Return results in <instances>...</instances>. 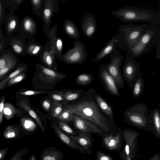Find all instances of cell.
Listing matches in <instances>:
<instances>
[{
    "mask_svg": "<svg viewBox=\"0 0 160 160\" xmlns=\"http://www.w3.org/2000/svg\"><path fill=\"white\" fill-rule=\"evenodd\" d=\"M144 87V80L140 72L132 87V94L136 98H139L143 92Z\"/></svg>",
    "mask_w": 160,
    "mask_h": 160,
    "instance_id": "obj_20",
    "label": "cell"
},
{
    "mask_svg": "<svg viewBox=\"0 0 160 160\" xmlns=\"http://www.w3.org/2000/svg\"><path fill=\"white\" fill-rule=\"evenodd\" d=\"M19 105L35 120L38 124L42 132L44 133V128L40 118L36 112L31 108L27 101L25 100H22L20 102Z\"/></svg>",
    "mask_w": 160,
    "mask_h": 160,
    "instance_id": "obj_21",
    "label": "cell"
},
{
    "mask_svg": "<svg viewBox=\"0 0 160 160\" xmlns=\"http://www.w3.org/2000/svg\"><path fill=\"white\" fill-rule=\"evenodd\" d=\"M73 47L63 55L61 61L70 65L82 64L86 61L89 53L84 44L77 40L74 41Z\"/></svg>",
    "mask_w": 160,
    "mask_h": 160,
    "instance_id": "obj_6",
    "label": "cell"
},
{
    "mask_svg": "<svg viewBox=\"0 0 160 160\" xmlns=\"http://www.w3.org/2000/svg\"><path fill=\"white\" fill-rule=\"evenodd\" d=\"M156 45V58H160V40H158L157 43Z\"/></svg>",
    "mask_w": 160,
    "mask_h": 160,
    "instance_id": "obj_48",
    "label": "cell"
},
{
    "mask_svg": "<svg viewBox=\"0 0 160 160\" xmlns=\"http://www.w3.org/2000/svg\"><path fill=\"white\" fill-rule=\"evenodd\" d=\"M125 151L126 153V154L127 155H129V147L128 145H127L125 146Z\"/></svg>",
    "mask_w": 160,
    "mask_h": 160,
    "instance_id": "obj_50",
    "label": "cell"
},
{
    "mask_svg": "<svg viewBox=\"0 0 160 160\" xmlns=\"http://www.w3.org/2000/svg\"><path fill=\"white\" fill-rule=\"evenodd\" d=\"M21 112L12 104L9 103L4 104L3 114L6 119H11L16 114H19Z\"/></svg>",
    "mask_w": 160,
    "mask_h": 160,
    "instance_id": "obj_27",
    "label": "cell"
},
{
    "mask_svg": "<svg viewBox=\"0 0 160 160\" xmlns=\"http://www.w3.org/2000/svg\"><path fill=\"white\" fill-rule=\"evenodd\" d=\"M3 136L6 140H16L23 137L18 128L16 126L10 125L5 129Z\"/></svg>",
    "mask_w": 160,
    "mask_h": 160,
    "instance_id": "obj_19",
    "label": "cell"
},
{
    "mask_svg": "<svg viewBox=\"0 0 160 160\" xmlns=\"http://www.w3.org/2000/svg\"><path fill=\"white\" fill-rule=\"evenodd\" d=\"M148 106L143 103L130 107L123 112L125 120L127 123L144 129L152 127L151 116L148 113Z\"/></svg>",
    "mask_w": 160,
    "mask_h": 160,
    "instance_id": "obj_5",
    "label": "cell"
},
{
    "mask_svg": "<svg viewBox=\"0 0 160 160\" xmlns=\"http://www.w3.org/2000/svg\"><path fill=\"white\" fill-rule=\"evenodd\" d=\"M97 28V24L94 15L89 13L85 15L81 22V28L84 35L88 38H92Z\"/></svg>",
    "mask_w": 160,
    "mask_h": 160,
    "instance_id": "obj_13",
    "label": "cell"
},
{
    "mask_svg": "<svg viewBox=\"0 0 160 160\" xmlns=\"http://www.w3.org/2000/svg\"><path fill=\"white\" fill-rule=\"evenodd\" d=\"M3 43H1L0 44V51L1 50V49H2V47L3 46Z\"/></svg>",
    "mask_w": 160,
    "mask_h": 160,
    "instance_id": "obj_53",
    "label": "cell"
},
{
    "mask_svg": "<svg viewBox=\"0 0 160 160\" xmlns=\"http://www.w3.org/2000/svg\"><path fill=\"white\" fill-rule=\"evenodd\" d=\"M54 129L57 136L63 143L73 149L77 150L83 154L85 153L83 148L79 145L71 138L65 134L59 128L54 127Z\"/></svg>",
    "mask_w": 160,
    "mask_h": 160,
    "instance_id": "obj_15",
    "label": "cell"
},
{
    "mask_svg": "<svg viewBox=\"0 0 160 160\" xmlns=\"http://www.w3.org/2000/svg\"><path fill=\"white\" fill-rule=\"evenodd\" d=\"M61 154L59 151L52 150H44L42 153V160H60Z\"/></svg>",
    "mask_w": 160,
    "mask_h": 160,
    "instance_id": "obj_29",
    "label": "cell"
},
{
    "mask_svg": "<svg viewBox=\"0 0 160 160\" xmlns=\"http://www.w3.org/2000/svg\"><path fill=\"white\" fill-rule=\"evenodd\" d=\"M140 64L134 58L128 55L124 62L122 75L130 88H132L140 72Z\"/></svg>",
    "mask_w": 160,
    "mask_h": 160,
    "instance_id": "obj_8",
    "label": "cell"
},
{
    "mask_svg": "<svg viewBox=\"0 0 160 160\" xmlns=\"http://www.w3.org/2000/svg\"><path fill=\"white\" fill-rule=\"evenodd\" d=\"M4 97H2L0 102V124L2 123V116L4 106Z\"/></svg>",
    "mask_w": 160,
    "mask_h": 160,
    "instance_id": "obj_44",
    "label": "cell"
},
{
    "mask_svg": "<svg viewBox=\"0 0 160 160\" xmlns=\"http://www.w3.org/2000/svg\"><path fill=\"white\" fill-rule=\"evenodd\" d=\"M1 5L0 2V18H1Z\"/></svg>",
    "mask_w": 160,
    "mask_h": 160,
    "instance_id": "obj_54",
    "label": "cell"
},
{
    "mask_svg": "<svg viewBox=\"0 0 160 160\" xmlns=\"http://www.w3.org/2000/svg\"><path fill=\"white\" fill-rule=\"evenodd\" d=\"M20 123L22 128L24 131L27 132L34 131L36 128L37 125L31 119L23 118H21Z\"/></svg>",
    "mask_w": 160,
    "mask_h": 160,
    "instance_id": "obj_28",
    "label": "cell"
},
{
    "mask_svg": "<svg viewBox=\"0 0 160 160\" xmlns=\"http://www.w3.org/2000/svg\"><path fill=\"white\" fill-rule=\"evenodd\" d=\"M128 160H131L130 159H128Z\"/></svg>",
    "mask_w": 160,
    "mask_h": 160,
    "instance_id": "obj_56",
    "label": "cell"
},
{
    "mask_svg": "<svg viewBox=\"0 0 160 160\" xmlns=\"http://www.w3.org/2000/svg\"><path fill=\"white\" fill-rule=\"evenodd\" d=\"M44 93V92L42 91L30 90L21 92H19V94L23 95L31 96L42 94Z\"/></svg>",
    "mask_w": 160,
    "mask_h": 160,
    "instance_id": "obj_42",
    "label": "cell"
},
{
    "mask_svg": "<svg viewBox=\"0 0 160 160\" xmlns=\"http://www.w3.org/2000/svg\"><path fill=\"white\" fill-rule=\"evenodd\" d=\"M16 61L11 59L7 63L5 67L0 69V78L12 69L16 65Z\"/></svg>",
    "mask_w": 160,
    "mask_h": 160,
    "instance_id": "obj_35",
    "label": "cell"
},
{
    "mask_svg": "<svg viewBox=\"0 0 160 160\" xmlns=\"http://www.w3.org/2000/svg\"><path fill=\"white\" fill-rule=\"evenodd\" d=\"M79 95L78 92H72L68 91L64 92L63 95L64 100L66 101H70L77 99Z\"/></svg>",
    "mask_w": 160,
    "mask_h": 160,
    "instance_id": "obj_37",
    "label": "cell"
},
{
    "mask_svg": "<svg viewBox=\"0 0 160 160\" xmlns=\"http://www.w3.org/2000/svg\"><path fill=\"white\" fill-rule=\"evenodd\" d=\"M29 150L25 148H23L18 150L9 160H25L23 158V156L28 152Z\"/></svg>",
    "mask_w": 160,
    "mask_h": 160,
    "instance_id": "obj_36",
    "label": "cell"
},
{
    "mask_svg": "<svg viewBox=\"0 0 160 160\" xmlns=\"http://www.w3.org/2000/svg\"><path fill=\"white\" fill-rule=\"evenodd\" d=\"M118 42V36H113L105 46L96 55L92 61L98 62L109 55L116 50Z\"/></svg>",
    "mask_w": 160,
    "mask_h": 160,
    "instance_id": "obj_14",
    "label": "cell"
},
{
    "mask_svg": "<svg viewBox=\"0 0 160 160\" xmlns=\"http://www.w3.org/2000/svg\"><path fill=\"white\" fill-rule=\"evenodd\" d=\"M9 148L6 147L0 150V160H3L6 156Z\"/></svg>",
    "mask_w": 160,
    "mask_h": 160,
    "instance_id": "obj_46",
    "label": "cell"
},
{
    "mask_svg": "<svg viewBox=\"0 0 160 160\" xmlns=\"http://www.w3.org/2000/svg\"><path fill=\"white\" fill-rule=\"evenodd\" d=\"M52 116L55 118L60 113L62 109V104L53 100L52 102Z\"/></svg>",
    "mask_w": 160,
    "mask_h": 160,
    "instance_id": "obj_34",
    "label": "cell"
},
{
    "mask_svg": "<svg viewBox=\"0 0 160 160\" xmlns=\"http://www.w3.org/2000/svg\"><path fill=\"white\" fill-rule=\"evenodd\" d=\"M63 30L69 38L79 40L80 35L78 29L74 22L71 19H66L63 24Z\"/></svg>",
    "mask_w": 160,
    "mask_h": 160,
    "instance_id": "obj_17",
    "label": "cell"
},
{
    "mask_svg": "<svg viewBox=\"0 0 160 160\" xmlns=\"http://www.w3.org/2000/svg\"><path fill=\"white\" fill-rule=\"evenodd\" d=\"M86 133L83 132H81L79 135L76 136H70V137L78 144L82 148L87 150L88 146L90 144V141Z\"/></svg>",
    "mask_w": 160,
    "mask_h": 160,
    "instance_id": "obj_23",
    "label": "cell"
},
{
    "mask_svg": "<svg viewBox=\"0 0 160 160\" xmlns=\"http://www.w3.org/2000/svg\"><path fill=\"white\" fill-rule=\"evenodd\" d=\"M113 15L124 22H146L158 23L160 22V14L146 8L136 7L121 8L111 12Z\"/></svg>",
    "mask_w": 160,
    "mask_h": 160,
    "instance_id": "obj_2",
    "label": "cell"
},
{
    "mask_svg": "<svg viewBox=\"0 0 160 160\" xmlns=\"http://www.w3.org/2000/svg\"><path fill=\"white\" fill-rule=\"evenodd\" d=\"M29 160H36L35 156L34 155H32Z\"/></svg>",
    "mask_w": 160,
    "mask_h": 160,
    "instance_id": "obj_52",
    "label": "cell"
},
{
    "mask_svg": "<svg viewBox=\"0 0 160 160\" xmlns=\"http://www.w3.org/2000/svg\"><path fill=\"white\" fill-rule=\"evenodd\" d=\"M23 28L25 31L30 36L36 34L37 26L36 22L31 17H27L24 20Z\"/></svg>",
    "mask_w": 160,
    "mask_h": 160,
    "instance_id": "obj_22",
    "label": "cell"
},
{
    "mask_svg": "<svg viewBox=\"0 0 160 160\" xmlns=\"http://www.w3.org/2000/svg\"><path fill=\"white\" fill-rule=\"evenodd\" d=\"M44 0H32L31 3L34 13L38 17L41 15Z\"/></svg>",
    "mask_w": 160,
    "mask_h": 160,
    "instance_id": "obj_33",
    "label": "cell"
},
{
    "mask_svg": "<svg viewBox=\"0 0 160 160\" xmlns=\"http://www.w3.org/2000/svg\"><path fill=\"white\" fill-rule=\"evenodd\" d=\"M25 77L24 73L19 74L10 80L8 83V85H11L16 84L23 80Z\"/></svg>",
    "mask_w": 160,
    "mask_h": 160,
    "instance_id": "obj_39",
    "label": "cell"
},
{
    "mask_svg": "<svg viewBox=\"0 0 160 160\" xmlns=\"http://www.w3.org/2000/svg\"><path fill=\"white\" fill-rule=\"evenodd\" d=\"M16 26V22L15 19L11 20L9 22L8 26V30L11 32L15 28Z\"/></svg>",
    "mask_w": 160,
    "mask_h": 160,
    "instance_id": "obj_45",
    "label": "cell"
},
{
    "mask_svg": "<svg viewBox=\"0 0 160 160\" xmlns=\"http://www.w3.org/2000/svg\"><path fill=\"white\" fill-rule=\"evenodd\" d=\"M25 69V67H22L17 68L15 71L8 76L3 80L0 82V89H2L4 88L6 83L16 75L19 74Z\"/></svg>",
    "mask_w": 160,
    "mask_h": 160,
    "instance_id": "obj_31",
    "label": "cell"
},
{
    "mask_svg": "<svg viewBox=\"0 0 160 160\" xmlns=\"http://www.w3.org/2000/svg\"><path fill=\"white\" fill-rule=\"evenodd\" d=\"M38 70L39 72L51 80L62 78L65 76L64 74L58 72L54 70L49 68L44 65L40 64L36 65Z\"/></svg>",
    "mask_w": 160,
    "mask_h": 160,
    "instance_id": "obj_18",
    "label": "cell"
},
{
    "mask_svg": "<svg viewBox=\"0 0 160 160\" xmlns=\"http://www.w3.org/2000/svg\"><path fill=\"white\" fill-rule=\"evenodd\" d=\"M58 10V1L57 0H44L42 12V19L43 23V31L48 37L50 31V27L52 16Z\"/></svg>",
    "mask_w": 160,
    "mask_h": 160,
    "instance_id": "obj_9",
    "label": "cell"
},
{
    "mask_svg": "<svg viewBox=\"0 0 160 160\" xmlns=\"http://www.w3.org/2000/svg\"><path fill=\"white\" fill-rule=\"evenodd\" d=\"M116 144V141L114 139H112L109 142L108 145L110 147H113Z\"/></svg>",
    "mask_w": 160,
    "mask_h": 160,
    "instance_id": "obj_49",
    "label": "cell"
},
{
    "mask_svg": "<svg viewBox=\"0 0 160 160\" xmlns=\"http://www.w3.org/2000/svg\"><path fill=\"white\" fill-rule=\"evenodd\" d=\"M74 113L65 107L62 108L60 113L56 118L61 121L69 122L73 120Z\"/></svg>",
    "mask_w": 160,
    "mask_h": 160,
    "instance_id": "obj_30",
    "label": "cell"
},
{
    "mask_svg": "<svg viewBox=\"0 0 160 160\" xmlns=\"http://www.w3.org/2000/svg\"><path fill=\"white\" fill-rule=\"evenodd\" d=\"M43 48L40 43L33 41L29 44L27 52L30 55L39 57Z\"/></svg>",
    "mask_w": 160,
    "mask_h": 160,
    "instance_id": "obj_25",
    "label": "cell"
},
{
    "mask_svg": "<svg viewBox=\"0 0 160 160\" xmlns=\"http://www.w3.org/2000/svg\"><path fill=\"white\" fill-rule=\"evenodd\" d=\"M99 77L107 92L114 96H119L118 89L114 79L109 73L106 65H100L99 68Z\"/></svg>",
    "mask_w": 160,
    "mask_h": 160,
    "instance_id": "obj_10",
    "label": "cell"
},
{
    "mask_svg": "<svg viewBox=\"0 0 160 160\" xmlns=\"http://www.w3.org/2000/svg\"><path fill=\"white\" fill-rule=\"evenodd\" d=\"M75 128L82 132H92L84 119L78 115H74L73 120Z\"/></svg>",
    "mask_w": 160,
    "mask_h": 160,
    "instance_id": "obj_26",
    "label": "cell"
},
{
    "mask_svg": "<svg viewBox=\"0 0 160 160\" xmlns=\"http://www.w3.org/2000/svg\"><path fill=\"white\" fill-rule=\"evenodd\" d=\"M96 93L93 98L85 99L74 104L68 105L65 102V107L81 118L108 132L113 128L115 123L99 108L95 99Z\"/></svg>",
    "mask_w": 160,
    "mask_h": 160,
    "instance_id": "obj_1",
    "label": "cell"
},
{
    "mask_svg": "<svg viewBox=\"0 0 160 160\" xmlns=\"http://www.w3.org/2000/svg\"><path fill=\"white\" fill-rule=\"evenodd\" d=\"M148 27L147 24L135 25L130 23L120 26L117 45L128 51L131 50Z\"/></svg>",
    "mask_w": 160,
    "mask_h": 160,
    "instance_id": "obj_3",
    "label": "cell"
},
{
    "mask_svg": "<svg viewBox=\"0 0 160 160\" xmlns=\"http://www.w3.org/2000/svg\"><path fill=\"white\" fill-rule=\"evenodd\" d=\"M40 61L46 67L56 70L57 65L55 54L52 49L50 42L48 41L43 47L39 56Z\"/></svg>",
    "mask_w": 160,
    "mask_h": 160,
    "instance_id": "obj_12",
    "label": "cell"
},
{
    "mask_svg": "<svg viewBox=\"0 0 160 160\" xmlns=\"http://www.w3.org/2000/svg\"><path fill=\"white\" fill-rule=\"evenodd\" d=\"M59 128L67 133L74 135L75 133L72 128L64 122L59 121L58 122Z\"/></svg>",
    "mask_w": 160,
    "mask_h": 160,
    "instance_id": "obj_38",
    "label": "cell"
},
{
    "mask_svg": "<svg viewBox=\"0 0 160 160\" xmlns=\"http://www.w3.org/2000/svg\"><path fill=\"white\" fill-rule=\"evenodd\" d=\"M57 24H54L50 30L48 38L56 58L58 60L61 61L63 55L62 52L63 43L62 38L58 37L57 35Z\"/></svg>",
    "mask_w": 160,
    "mask_h": 160,
    "instance_id": "obj_11",
    "label": "cell"
},
{
    "mask_svg": "<svg viewBox=\"0 0 160 160\" xmlns=\"http://www.w3.org/2000/svg\"><path fill=\"white\" fill-rule=\"evenodd\" d=\"M95 99L100 109L110 119L114 121L112 108L106 99L98 93H96Z\"/></svg>",
    "mask_w": 160,
    "mask_h": 160,
    "instance_id": "obj_16",
    "label": "cell"
},
{
    "mask_svg": "<svg viewBox=\"0 0 160 160\" xmlns=\"http://www.w3.org/2000/svg\"><path fill=\"white\" fill-rule=\"evenodd\" d=\"M64 92H58L53 93L51 96V97L53 100L57 102L62 101L63 100L64 98L63 95Z\"/></svg>",
    "mask_w": 160,
    "mask_h": 160,
    "instance_id": "obj_41",
    "label": "cell"
},
{
    "mask_svg": "<svg viewBox=\"0 0 160 160\" xmlns=\"http://www.w3.org/2000/svg\"><path fill=\"white\" fill-rule=\"evenodd\" d=\"M93 79L92 75L89 74H82L77 78V82L79 85H86L90 83Z\"/></svg>",
    "mask_w": 160,
    "mask_h": 160,
    "instance_id": "obj_32",
    "label": "cell"
},
{
    "mask_svg": "<svg viewBox=\"0 0 160 160\" xmlns=\"http://www.w3.org/2000/svg\"><path fill=\"white\" fill-rule=\"evenodd\" d=\"M109 63L106 65L107 70L115 80L118 89H123L124 79L122 74L120 68L123 59V56L117 49L109 55Z\"/></svg>",
    "mask_w": 160,
    "mask_h": 160,
    "instance_id": "obj_7",
    "label": "cell"
},
{
    "mask_svg": "<svg viewBox=\"0 0 160 160\" xmlns=\"http://www.w3.org/2000/svg\"><path fill=\"white\" fill-rule=\"evenodd\" d=\"M13 49L17 53H20L22 52V48L18 44H14L13 46Z\"/></svg>",
    "mask_w": 160,
    "mask_h": 160,
    "instance_id": "obj_47",
    "label": "cell"
},
{
    "mask_svg": "<svg viewBox=\"0 0 160 160\" xmlns=\"http://www.w3.org/2000/svg\"><path fill=\"white\" fill-rule=\"evenodd\" d=\"M51 105L52 102L50 99H46L42 102V107L47 112H48L50 110Z\"/></svg>",
    "mask_w": 160,
    "mask_h": 160,
    "instance_id": "obj_43",
    "label": "cell"
},
{
    "mask_svg": "<svg viewBox=\"0 0 160 160\" xmlns=\"http://www.w3.org/2000/svg\"><path fill=\"white\" fill-rule=\"evenodd\" d=\"M160 40L159 28L148 26L136 45L128 51L129 55L134 58L142 56L149 52Z\"/></svg>",
    "mask_w": 160,
    "mask_h": 160,
    "instance_id": "obj_4",
    "label": "cell"
},
{
    "mask_svg": "<svg viewBox=\"0 0 160 160\" xmlns=\"http://www.w3.org/2000/svg\"><path fill=\"white\" fill-rule=\"evenodd\" d=\"M22 1L20 0H16V1H15L17 3H19L21 1Z\"/></svg>",
    "mask_w": 160,
    "mask_h": 160,
    "instance_id": "obj_55",
    "label": "cell"
},
{
    "mask_svg": "<svg viewBox=\"0 0 160 160\" xmlns=\"http://www.w3.org/2000/svg\"><path fill=\"white\" fill-rule=\"evenodd\" d=\"M12 58L9 55H4L0 58V69L4 68Z\"/></svg>",
    "mask_w": 160,
    "mask_h": 160,
    "instance_id": "obj_40",
    "label": "cell"
},
{
    "mask_svg": "<svg viewBox=\"0 0 160 160\" xmlns=\"http://www.w3.org/2000/svg\"><path fill=\"white\" fill-rule=\"evenodd\" d=\"M109 158L107 156H102L100 158V160H109Z\"/></svg>",
    "mask_w": 160,
    "mask_h": 160,
    "instance_id": "obj_51",
    "label": "cell"
},
{
    "mask_svg": "<svg viewBox=\"0 0 160 160\" xmlns=\"http://www.w3.org/2000/svg\"><path fill=\"white\" fill-rule=\"evenodd\" d=\"M151 117L152 126L158 134L160 132V111L157 108H155L153 111L149 112Z\"/></svg>",
    "mask_w": 160,
    "mask_h": 160,
    "instance_id": "obj_24",
    "label": "cell"
}]
</instances>
